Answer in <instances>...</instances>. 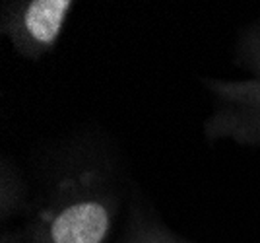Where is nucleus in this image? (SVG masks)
I'll use <instances>...</instances> for the list:
<instances>
[{"label":"nucleus","mask_w":260,"mask_h":243,"mask_svg":"<svg viewBox=\"0 0 260 243\" xmlns=\"http://www.w3.org/2000/svg\"><path fill=\"white\" fill-rule=\"evenodd\" d=\"M126 243H184L157 226H140L130 235Z\"/></svg>","instance_id":"obj_5"},{"label":"nucleus","mask_w":260,"mask_h":243,"mask_svg":"<svg viewBox=\"0 0 260 243\" xmlns=\"http://www.w3.org/2000/svg\"><path fill=\"white\" fill-rule=\"evenodd\" d=\"M208 88L225 103L260 111V78L252 80H214Z\"/></svg>","instance_id":"obj_3"},{"label":"nucleus","mask_w":260,"mask_h":243,"mask_svg":"<svg viewBox=\"0 0 260 243\" xmlns=\"http://www.w3.org/2000/svg\"><path fill=\"white\" fill-rule=\"evenodd\" d=\"M239 55H241V60L249 67L250 72L260 78V23L243 37Z\"/></svg>","instance_id":"obj_4"},{"label":"nucleus","mask_w":260,"mask_h":243,"mask_svg":"<svg viewBox=\"0 0 260 243\" xmlns=\"http://www.w3.org/2000/svg\"><path fill=\"white\" fill-rule=\"evenodd\" d=\"M115 216V193L101 177L82 173L64 181L27 226L2 243H107Z\"/></svg>","instance_id":"obj_1"},{"label":"nucleus","mask_w":260,"mask_h":243,"mask_svg":"<svg viewBox=\"0 0 260 243\" xmlns=\"http://www.w3.org/2000/svg\"><path fill=\"white\" fill-rule=\"evenodd\" d=\"M72 0H20L2 4V34L18 55L37 60L47 55L64 29Z\"/></svg>","instance_id":"obj_2"}]
</instances>
